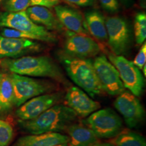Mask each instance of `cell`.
Wrapping results in <instances>:
<instances>
[{
    "label": "cell",
    "instance_id": "cell-1",
    "mask_svg": "<svg viewBox=\"0 0 146 146\" xmlns=\"http://www.w3.org/2000/svg\"><path fill=\"white\" fill-rule=\"evenodd\" d=\"M0 67L21 75L48 78L61 83L66 82L58 64L46 56L2 58L0 59Z\"/></svg>",
    "mask_w": 146,
    "mask_h": 146
},
{
    "label": "cell",
    "instance_id": "cell-2",
    "mask_svg": "<svg viewBox=\"0 0 146 146\" xmlns=\"http://www.w3.org/2000/svg\"><path fill=\"white\" fill-rule=\"evenodd\" d=\"M78 118L77 114L68 106H53L31 120L18 121L21 128L31 134L60 133L66 131Z\"/></svg>",
    "mask_w": 146,
    "mask_h": 146
},
{
    "label": "cell",
    "instance_id": "cell-3",
    "mask_svg": "<svg viewBox=\"0 0 146 146\" xmlns=\"http://www.w3.org/2000/svg\"><path fill=\"white\" fill-rule=\"evenodd\" d=\"M60 58L69 78L91 97L99 95L104 92L100 84L92 60L71 57L64 53Z\"/></svg>",
    "mask_w": 146,
    "mask_h": 146
},
{
    "label": "cell",
    "instance_id": "cell-4",
    "mask_svg": "<svg viewBox=\"0 0 146 146\" xmlns=\"http://www.w3.org/2000/svg\"><path fill=\"white\" fill-rule=\"evenodd\" d=\"M0 27L14 29L36 37L37 41L48 43L58 41L56 35L44 27L33 22L26 11L16 13L0 12Z\"/></svg>",
    "mask_w": 146,
    "mask_h": 146
},
{
    "label": "cell",
    "instance_id": "cell-5",
    "mask_svg": "<svg viewBox=\"0 0 146 146\" xmlns=\"http://www.w3.org/2000/svg\"><path fill=\"white\" fill-rule=\"evenodd\" d=\"M84 122L99 139L114 137L122 131L123 127L121 118L111 108L94 111Z\"/></svg>",
    "mask_w": 146,
    "mask_h": 146
},
{
    "label": "cell",
    "instance_id": "cell-6",
    "mask_svg": "<svg viewBox=\"0 0 146 146\" xmlns=\"http://www.w3.org/2000/svg\"><path fill=\"white\" fill-rule=\"evenodd\" d=\"M14 93V105L19 107L28 100L50 92L55 88L53 84L15 73L9 74Z\"/></svg>",
    "mask_w": 146,
    "mask_h": 146
},
{
    "label": "cell",
    "instance_id": "cell-7",
    "mask_svg": "<svg viewBox=\"0 0 146 146\" xmlns=\"http://www.w3.org/2000/svg\"><path fill=\"white\" fill-rule=\"evenodd\" d=\"M107 42L110 49L115 55L127 53L131 42L130 27L123 17L117 16L108 17L106 20Z\"/></svg>",
    "mask_w": 146,
    "mask_h": 146
},
{
    "label": "cell",
    "instance_id": "cell-8",
    "mask_svg": "<svg viewBox=\"0 0 146 146\" xmlns=\"http://www.w3.org/2000/svg\"><path fill=\"white\" fill-rule=\"evenodd\" d=\"M108 58L117 69L125 88L136 96L140 97L145 87V79L140 69L122 55L109 53Z\"/></svg>",
    "mask_w": 146,
    "mask_h": 146
},
{
    "label": "cell",
    "instance_id": "cell-9",
    "mask_svg": "<svg viewBox=\"0 0 146 146\" xmlns=\"http://www.w3.org/2000/svg\"><path fill=\"white\" fill-rule=\"evenodd\" d=\"M96 76L104 91L112 96L118 95L125 88L114 66L104 55L95 58L93 61Z\"/></svg>",
    "mask_w": 146,
    "mask_h": 146
},
{
    "label": "cell",
    "instance_id": "cell-10",
    "mask_svg": "<svg viewBox=\"0 0 146 146\" xmlns=\"http://www.w3.org/2000/svg\"><path fill=\"white\" fill-rule=\"evenodd\" d=\"M115 108L122 115L126 125L135 128L144 120L145 111L140 100L130 91L124 90L118 95L114 103Z\"/></svg>",
    "mask_w": 146,
    "mask_h": 146
},
{
    "label": "cell",
    "instance_id": "cell-11",
    "mask_svg": "<svg viewBox=\"0 0 146 146\" xmlns=\"http://www.w3.org/2000/svg\"><path fill=\"white\" fill-rule=\"evenodd\" d=\"M63 92L44 94L28 100L16 111V116L19 120H31L41 114L63 98Z\"/></svg>",
    "mask_w": 146,
    "mask_h": 146
},
{
    "label": "cell",
    "instance_id": "cell-12",
    "mask_svg": "<svg viewBox=\"0 0 146 146\" xmlns=\"http://www.w3.org/2000/svg\"><path fill=\"white\" fill-rule=\"evenodd\" d=\"M64 54L71 57L89 58L98 55L99 45L88 35L69 31L64 43Z\"/></svg>",
    "mask_w": 146,
    "mask_h": 146
},
{
    "label": "cell",
    "instance_id": "cell-13",
    "mask_svg": "<svg viewBox=\"0 0 146 146\" xmlns=\"http://www.w3.org/2000/svg\"><path fill=\"white\" fill-rule=\"evenodd\" d=\"M41 45L33 40L8 37L0 34V59L17 58L40 50Z\"/></svg>",
    "mask_w": 146,
    "mask_h": 146
},
{
    "label": "cell",
    "instance_id": "cell-14",
    "mask_svg": "<svg viewBox=\"0 0 146 146\" xmlns=\"http://www.w3.org/2000/svg\"><path fill=\"white\" fill-rule=\"evenodd\" d=\"M65 100L68 107L81 117L88 116L101 107L98 102L92 99L82 90L75 86L68 89Z\"/></svg>",
    "mask_w": 146,
    "mask_h": 146
},
{
    "label": "cell",
    "instance_id": "cell-15",
    "mask_svg": "<svg viewBox=\"0 0 146 146\" xmlns=\"http://www.w3.org/2000/svg\"><path fill=\"white\" fill-rule=\"evenodd\" d=\"M55 11L58 21L69 31L85 35L89 34L85 20L78 11L66 5H56Z\"/></svg>",
    "mask_w": 146,
    "mask_h": 146
},
{
    "label": "cell",
    "instance_id": "cell-16",
    "mask_svg": "<svg viewBox=\"0 0 146 146\" xmlns=\"http://www.w3.org/2000/svg\"><path fill=\"white\" fill-rule=\"evenodd\" d=\"M27 14L33 22L38 25L44 27L48 31L62 32L64 28L48 8L42 6L34 5L29 7Z\"/></svg>",
    "mask_w": 146,
    "mask_h": 146
},
{
    "label": "cell",
    "instance_id": "cell-17",
    "mask_svg": "<svg viewBox=\"0 0 146 146\" xmlns=\"http://www.w3.org/2000/svg\"><path fill=\"white\" fill-rule=\"evenodd\" d=\"M68 142V136L60 133H48L22 136L12 146H54Z\"/></svg>",
    "mask_w": 146,
    "mask_h": 146
},
{
    "label": "cell",
    "instance_id": "cell-18",
    "mask_svg": "<svg viewBox=\"0 0 146 146\" xmlns=\"http://www.w3.org/2000/svg\"><path fill=\"white\" fill-rule=\"evenodd\" d=\"M84 20L89 33L100 42L107 41L105 19L100 11L93 9L87 11Z\"/></svg>",
    "mask_w": 146,
    "mask_h": 146
},
{
    "label": "cell",
    "instance_id": "cell-19",
    "mask_svg": "<svg viewBox=\"0 0 146 146\" xmlns=\"http://www.w3.org/2000/svg\"><path fill=\"white\" fill-rule=\"evenodd\" d=\"M66 131L69 135L68 146H88L99 141V138L88 127L73 123Z\"/></svg>",
    "mask_w": 146,
    "mask_h": 146
},
{
    "label": "cell",
    "instance_id": "cell-20",
    "mask_svg": "<svg viewBox=\"0 0 146 146\" xmlns=\"http://www.w3.org/2000/svg\"><path fill=\"white\" fill-rule=\"evenodd\" d=\"M13 104L14 93L9 74H2L0 84V112L11 110Z\"/></svg>",
    "mask_w": 146,
    "mask_h": 146
},
{
    "label": "cell",
    "instance_id": "cell-21",
    "mask_svg": "<svg viewBox=\"0 0 146 146\" xmlns=\"http://www.w3.org/2000/svg\"><path fill=\"white\" fill-rule=\"evenodd\" d=\"M114 146H146V139L131 131H121L111 142Z\"/></svg>",
    "mask_w": 146,
    "mask_h": 146
},
{
    "label": "cell",
    "instance_id": "cell-22",
    "mask_svg": "<svg viewBox=\"0 0 146 146\" xmlns=\"http://www.w3.org/2000/svg\"><path fill=\"white\" fill-rule=\"evenodd\" d=\"M134 34L137 44L143 43L146 38V15L144 12H139L135 16Z\"/></svg>",
    "mask_w": 146,
    "mask_h": 146
},
{
    "label": "cell",
    "instance_id": "cell-23",
    "mask_svg": "<svg viewBox=\"0 0 146 146\" xmlns=\"http://www.w3.org/2000/svg\"><path fill=\"white\" fill-rule=\"evenodd\" d=\"M2 5L5 11L11 13L26 11L32 6L30 0H2Z\"/></svg>",
    "mask_w": 146,
    "mask_h": 146
},
{
    "label": "cell",
    "instance_id": "cell-24",
    "mask_svg": "<svg viewBox=\"0 0 146 146\" xmlns=\"http://www.w3.org/2000/svg\"><path fill=\"white\" fill-rule=\"evenodd\" d=\"M13 136V129L7 122L0 120V146H7Z\"/></svg>",
    "mask_w": 146,
    "mask_h": 146
},
{
    "label": "cell",
    "instance_id": "cell-25",
    "mask_svg": "<svg viewBox=\"0 0 146 146\" xmlns=\"http://www.w3.org/2000/svg\"><path fill=\"white\" fill-rule=\"evenodd\" d=\"M146 42H145L133 62L139 69H142L143 66L146 64Z\"/></svg>",
    "mask_w": 146,
    "mask_h": 146
},
{
    "label": "cell",
    "instance_id": "cell-26",
    "mask_svg": "<svg viewBox=\"0 0 146 146\" xmlns=\"http://www.w3.org/2000/svg\"><path fill=\"white\" fill-rule=\"evenodd\" d=\"M102 7L110 13H117L119 10V4L117 0H99Z\"/></svg>",
    "mask_w": 146,
    "mask_h": 146
},
{
    "label": "cell",
    "instance_id": "cell-27",
    "mask_svg": "<svg viewBox=\"0 0 146 146\" xmlns=\"http://www.w3.org/2000/svg\"><path fill=\"white\" fill-rule=\"evenodd\" d=\"M65 2L72 5L81 7H92L95 5L96 0H64Z\"/></svg>",
    "mask_w": 146,
    "mask_h": 146
},
{
    "label": "cell",
    "instance_id": "cell-28",
    "mask_svg": "<svg viewBox=\"0 0 146 146\" xmlns=\"http://www.w3.org/2000/svg\"><path fill=\"white\" fill-rule=\"evenodd\" d=\"M32 6L38 5L50 8L55 5L49 0H30Z\"/></svg>",
    "mask_w": 146,
    "mask_h": 146
},
{
    "label": "cell",
    "instance_id": "cell-29",
    "mask_svg": "<svg viewBox=\"0 0 146 146\" xmlns=\"http://www.w3.org/2000/svg\"><path fill=\"white\" fill-rule=\"evenodd\" d=\"M88 146H114L110 142H96Z\"/></svg>",
    "mask_w": 146,
    "mask_h": 146
},
{
    "label": "cell",
    "instance_id": "cell-30",
    "mask_svg": "<svg viewBox=\"0 0 146 146\" xmlns=\"http://www.w3.org/2000/svg\"><path fill=\"white\" fill-rule=\"evenodd\" d=\"M49 1L55 6V5H57L58 3H59L60 0H49Z\"/></svg>",
    "mask_w": 146,
    "mask_h": 146
},
{
    "label": "cell",
    "instance_id": "cell-31",
    "mask_svg": "<svg viewBox=\"0 0 146 146\" xmlns=\"http://www.w3.org/2000/svg\"><path fill=\"white\" fill-rule=\"evenodd\" d=\"M146 63L143 66V67L142 68V70H143V73L144 74V75L145 76H146Z\"/></svg>",
    "mask_w": 146,
    "mask_h": 146
},
{
    "label": "cell",
    "instance_id": "cell-32",
    "mask_svg": "<svg viewBox=\"0 0 146 146\" xmlns=\"http://www.w3.org/2000/svg\"><path fill=\"white\" fill-rule=\"evenodd\" d=\"M122 1H123L124 3H125V4H127V3H130L131 0H121Z\"/></svg>",
    "mask_w": 146,
    "mask_h": 146
},
{
    "label": "cell",
    "instance_id": "cell-33",
    "mask_svg": "<svg viewBox=\"0 0 146 146\" xmlns=\"http://www.w3.org/2000/svg\"><path fill=\"white\" fill-rule=\"evenodd\" d=\"M68 146V143H63V144H60V145H55V146Z\"/></svg>",
    "mask_w": 146,
    "mask_h": 146
},
{
    "label": "cell",
    "instance_id": "cell-34",
    "mask_svg": "<svg viewBox=\"0 0 146 146\" xmlns=\"http://www.w3.org/2000/svg\"><path fill=\"white\" fill-rule=\"evenodd\" d=\"M2 74H1V73H0V84H1V79H2Z\"/></svg>",
    "mask_w": 146,
    "mask_h": 146
},
{
    "label": "cell",
    "instance_id": "cell-35",
    "mask_svg": "<svg viewBox=\"0 0 146 146\" xmlns=\"http://www.w3.org/2000/svg\"><path fill=\"white\" fill-rule=\"evenodd\" d=\"M2 0H0V5L2 3Z\"/></svg>",
    "mask_w": 146,
    "mask_h": 146
}]
</instances>
